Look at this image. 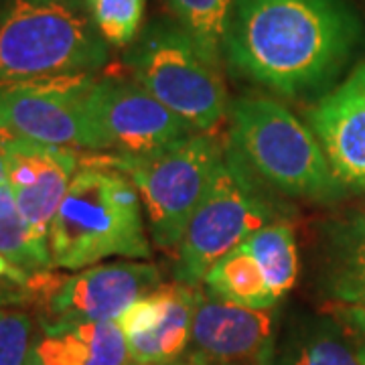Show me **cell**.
I'll return each instance as SVG.
<instances>
[{
    "instance_id": "9c48e42d",
    "label": "cell",
    "mask_w": 365,
    "mask_h": 365,
    "mask_svg": "<svg viewBox=\"0 0 365 365\" xmlns=\"http://www.w3.org/2000/svg\"><path fill=\"white\" fill-rule=\"evenodd\" d=\"M90 110L118 158L146 157L197 132L132 78H96Z\"/></svg>"
},
{
    "instance_id": "9a60e30c",
    "label": "cell",
    "mask_w": 365,
    "mask_h": 365,
    "mask_svg": "<svg viewBox=\"0 0 365 365\" xmlns=\"http://www.w3.org/2000/svg\"><path fill=\"white\" fill-rule=\"evenodd\" d=\"M33 355L43 365H132L118 323H43Z\"/></svg>"
},
{
    "instance_id": "277c9868",
    "label": "cell",
    "mask_w": 365,
    "mask_h": 365,
    "mask_svg": "<svg viewBox=\"0 0 365 365\" xmlns=\"http://www.w3.org/2000/svg\"><path fill=\"white\" fill-rule=\"evenodd\" d=\"M230 148L268 191L329 201L345 189L313 130L274 98H240L230 104Z\"/></svg>"
},
{
    "instance_id": "603a6c76",
    "label": "cell",
    "mask_w": 365,
    "mask_h": 365,
    "mask_svg": "<svg viewBox=\"0 0 365 365\" xmlns=\"http://www.w3.org/2000/svg\"><path fill=\"white\" fill-rule=\"evenodd\" d=\"M343 297L353 300V307L349 309L353 323L365 331V287H347L343 290Z\"/></svg>"
},
{
    "instance_id": "8fae6325",
    "label": "cell",
    "mask_w": 365,
    "mask_h": 365,
    "mask_svg": "<svg viewBox=\"0 0 365 365\" xmlns=\"http://www.w3.org/2000/svg\"><path fill=\"white\" fill-rule=\"evenodd\" d=\"M6 181L16 207L41 235H49L53 217L79 167L73 148L4 134Z\"/></svg>"
},
{
    "instance_id": "ffe728a7",
    "label": "cell",
    "mask_w": 365,
    "mask_h": 365,
    "mask_svg": "<svg viewBox=\"0 0 365 365\" xmlns=\"http://www.w3.org/2000/svg\"><path fill=\"white\" fill-rule=\"evenodd\" d=\"M270 365H361V361L329 329L307 327L288 337Z\"/></svg>"
},
{
    "instance_id": "e0dca14e",
    "label": "cell",
    "mask_w": 365,
    "mask_h": 365,
    "mask_svg": "<svg viewBox=\"0 0 365 365\" xmlns=\"http://www.w3.org/2000/svg\"><path fill=\"white\" fill-rule=\"evenodd\" d=\"M0 256L29 276L51 268L49 237L33 230L16 207L9 181L0 185Z\"/></svg>"
},
{
    "instance_id": "484cf974",
    "label": "cell",
    "mask_w": 365,
    "mask_h": 365,
    "mask_svg": "<svg viewBox=\"0 0 365 365\" xmlns=\"http://www.w3.org/2000/svg\"><path fill=\"white\" fill-rule=\"evenodd\" d=\"M6 182V150H4V134H0V185Z\"/></svg>"
},
{
    "instance_id": "52a82bcc",
    "label": "cell",
    "mask_w": 365,
    "mask_h": 365,
    "mask_svg": "<svg viewBox=\"0 0 365 365\" xmlns=\"http://www.w3.org/2000/svg\"><path fill=\"white\" fill-rule=\"evenodd\" d=\"M274 217L276 205L268 189L254 179L227 146L222 167L195 209L177 250V282L199 287L223 256L242 246L254 232L272 223Z\"/></svg>"
},
{
    "instance_id": "cb8c5ba5",
    "label": "cell",
    "mask_w": 365,
    "mask_h": 365,
    "mask_svg": "<svg viewBox=\"0 0 365 365\" xmlns=\"http://www.w3.org/2000/svg\"><path fill=\"white\" fill-rule=\"evenodd\" d=\"M355 274H353V282L347 287H365V217L361 222V234H359V244L355 248Z\"/></svg>"
},
{
    "instance_id": "d6986e66",
    "label": "cell",
    "mask_w": 365,
    "mask_h": 365,
    "mask_svg": "<svg viewBox=\"0 0 365 365\" xmlns=\"http://www.w3.org/2000/svg\"><path fill=\"white\" fill-rule=\"evenodd\" d=\"M170 16L191 35L199 49L222 66L223 41L234 0H165Z\"/></svg>"
},
{
    "instance_id": "7c38bea8",
    "label": "cell",
    "mask_w": 365,
    "mask_h": 365,
    "mask_svg": "<svg viewBox=\"0 0 365 365\" xmlns=\"http://www.w3.org/2000/svg\"><path fill=\"white\" fill-rule=\"evenodd\" d=\"M191 341L197 355L217 365H270L272 309H250L197 292Z\"/></svg>"
},
{
    "instance_id": "4fadbf2b",
    "label": "cell",
    "mask_w": 365,
    "mask_h": 365,
    "mask_svg": "<svg viewBox=\"0 0 365 365\" xmlns=\"http://www.w3.org/2000/svg\"><path fill=\"white\" fill-rule=\"evenodd\" d=\"M199 288L160 284L118 319L132 365H167L181 357L193 333Z\"/></svg>"
},
{
    "instance_id": "83f0119b",
    "label": "cell",
    "mask_w": 365,
    "mask_h": 365,
    "mask_svg": "<svg viewBox=\"0 0 365 365\" xmlns=\"http://www.w3.org/2000/svg\"><path fill=\"white\" fill-rule=\"evenodd\" d=\"M357 357H359L361 365H365V341H364V345L359 347V351H357Z\"/></svg>"
},
{
    "instance_id": "8992f818",
    "label": "cell",
    "mask_w": 365,
    "mask_h": 365,
    "mask_svg": "<svg viewBox=\"0 0 365 365\" xmlns=\"http://www.w3.org/2000/svg\"><path fill=\"white\" fill-rule=\"evenodd\" d=\"M225 148L209 132H195L153 155L114 157V167L134 182L148 232L160 250L177 252L195 209L203 201Z\"/></svg>"
},
{
    "instance_id": "d4e9b609",
    "label": "cell",
    "mask_w": 365,
    "mask_h": 365,
    "mask_svg": "<svg viewBox=\"0 0 365 365\" xmlns=\"http://www.w3.org/2000/svg\"><path fill=\"white\" fill-rule=\"evenodd\" d=\"M0 278H11L14 282H26V276H23L16 268H13L2 256H0Z\"/></svg>"
},
{
    "instance_id": "30bf717a",
    "label": "cell",
    "mask_w": 365,
    "mask_h": 365,
    "mask_svg": "<svg viewBox=\"0 0 365 365\" xmlns=\"http://www.w3.org/2000/svg\"><path fill=\"white\" fill-rule=\"evenodd\" d=\"M160 287L158 268L150 262L122 260L93 264L81 272L59 278L45 290V323H118L136 300Z\"/></svg>"
},
{
    "instance_id": "f1b7e54d",
    "label": "cell",
    "mask_w": 365,
    "mask_h": 365,
    "mask_svg": "<svg viewBox=\"0 0 365 365\" xmlns=\"http://www.w3.org/2000/svg\"><path fill=\"white\" fill-rule=\"evenodd\" d=\"M26 365H43V364H41L39 359H37V357L33 355V357H31V361H29V364H26Z\"/></svg>"
},
{
    "instance_id": "7402d4cb",
    "label": "cell",
    "mask_w": 365,
    "mask_h": 365,
    "mask_svg": "<svg viewBox=\"0 0 365 365\" xmlns=\"http://www.w3.org/2000/svg\"><path fill=\"white\" fill-rule=\"evenodd\" d=\"M35 343L29 314L0 309V365H26L33 357Z\"/></svg>"
},
{
    "instance_id": "4316f807",
    "label": "cell",
    "mask_w": 365,
    "mask_h": 365,
    "mask_svg": "<svg viewBox=\"0 0 365 365\" xmlns=\"http://www.w3.org/2000/svg\"><path fill=\"white\" fill-rule=\"evenodd\" d=\"M167 365H209L203 357H199V355H191L189 359H177V361H173V364H167Z\"/></svg>"
},
{
    "instance_id": "6da1fadb",
    "label": "cell",
    "mask_w": 365,
    "mask_h": 365,
    "mask_svg": "<svg viewBox=\"0 0 365 365\" xmlns=\"http://www.w3.org/2000/svg\"><path fill=\"white\" fill-rule=\"evenodd\" d=\"M365 43L349 0H234L223 59L237 76L282 98L333 86Z\"/></svg>"
},
{
    "instance_id": "ac0fdd59",
    "label": "cell",
    "mask_w": 365,
    "mask_h": 365,
    "mask_svg": "<svg viewBox=\"0 0 365 365\" xmlns=\"http://www.w3.org/2000/svg\"><path fill=\"white\" fill-rule=\"evenodd\" d=\"M242 246L260 264L274 299L280 302L297 284L300 272L299 246L292 227L284 222L268 223Z\"/></svg>"
},
{
    "instance_id": "3957f363",
    "label": "cell",
    "mask_w": 365,
    "mask_h": 365,
    "mask_svg": "<svg viewBox=\"0 0 365 365\" xmlns=\"http://www.w3.org/2000/svg\"><path fill=\"white\" fill-rule=\"evenodd\" d=\"M108 59L86 0H0V83L96 76Z\"/></svg>"
},
{
    "instance_id": "ba28073f",
    "label": "cell",
    "mask_w": 365,
    "mask_h": 365,
    "mask_svg": "<svg viewBox=\"0 0 365 365\" xmlns=\"http://www.w3.org/2000/svg\"><path fill=\"white\" fill-rule=\"evenodd\" d=\"M96 76L0 83V134L35 143L106 150L90 110Z\"/></svg>"
},
{
    "instance_id": "7a4b0ae2",
    "label": "cell",
    "mask_w": 365,
    "mask_h": 365,
    "mask_svg": "<svg viewBox=\"0 0 365 365\" xmlns=\"http://www.w3.org/2000/svg\"><path fill=\"white\" fill-rule=\"evenodd\" d=\"M51 266L83 270L106 258H150L143 201L122 170L79 169L49 227Z\"/></svg>"
},
{
    "instance_id": "5b68a950",
    "label": "cell",
    "mask_w": 365,
    "mask_h": 365,
    "mask_svg": "<svg viewBox=\"0 0 365 365\" xmlns=\"http://www.w3.org/2000/svg\"><path fill=\"white\" fill-rule=\"evenodd\" d=\"M124 63L136 83L197 132L215 128L227 114L220 66L173 16H158L143 26Z\"/></svg>"
},
{
    "instance_id": "2e32d148",
    "label": "cell",
    "mask_w": 365,
    "mask_h": 365,
    "mask_svg": "<svg viewBox=\"0 0 365 365\" xmlns=\"http://www.w3.org/2000/svg\"><path fill=\"white\" fill-rule=\"evenodd\" d=\"M203 284L211 297L250 309H274L278 304L260 264L244 246L223 256L209 270Z\"/></svg>"
},
{
    "instance_id": "5bb4252c",
    "label": "cell",
    "mask_w": 365,
    "mask_h": 365,
    "mask_svg": "<svg viewBox=\"0 0 365 365\" xmlns=\"http://www.w3.org/2000/svg\"><path fill=\"white\" fill-rule=\"evenodd\" d=\"M309 124L335 179L365 189V59L314 104Z\"/></svg>"
},
{
    "instance_id": "44dd1931",
    "label": "cell",
    "mask_w": 365,
    "mask_h": 365,
    "mask_svg": "<svg viewBox=\"0 0 365 365\" xmlns=\"http://www.w3.org/2000/svg\"><path fill=\"white\" fill-rule=\"evenodd\" d=\"M86 4L110 47H130L140 35L146 0H86Z\"/></svg>"
}]
</instances>
